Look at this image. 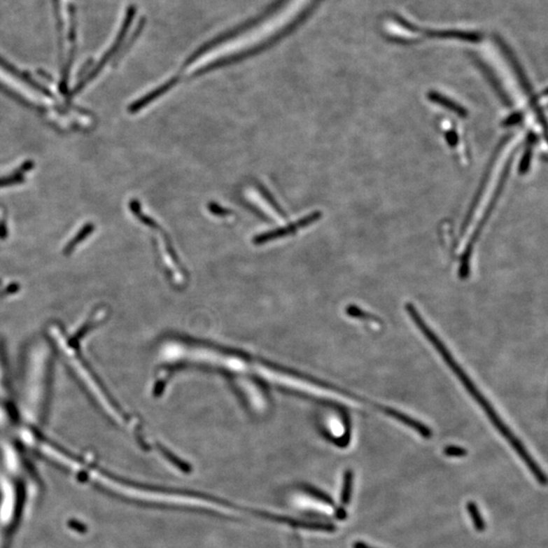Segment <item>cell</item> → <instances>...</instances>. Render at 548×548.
Wrapping results in <instances>:
<instances>
[{
	"label": "cell",
	"instance_id": "1",
	"mask_svg": "<svg viewBox=\"0 0 548 548\" xmlns=\"http://www.w3.org/2000/svg\"><path fill=\"white\" fill-rule=\"evenodd\" d=\"M405 310L406 312H407L408 316L412 318V322L416 324L417 328L421 331V335L425 336L426 340H428V342L434 346V349H436L437 353L443 358L446 365L450 367L451 371L454 373V375L457 377L458 380L464 386L467 392H468V393L470 394V396L477 401V405L482 407L484 414H486L487 419H489L493 426H495L496 430L502 435L503 437L510 444V446L515 450V452L517 453L519 457L522 459V461L526 464L530 472L534 475V477L536 478V480H538L539 484L545 486L547 482V475L541 470L540 467L536 463L535 460H534L533 457L528 452L526 447H525L524 444L520 441V439L512 432L511 428L505 423V421H503L502 417L498 414L495 407H493V406L491 405V403L487 400L486 397L479 391L477 386L471 380L470 377L467 375L463 367L458 364L457 360H455L454 356H453L452 353L447 349L445 344L442 342L441 338L437 335L436 332H434V330L428 326V324L426 323L425 319L419 314V310L414 307V304L412 303L406 304Z\"/></svg>",
	"mask_w": 548,
	"mask_h": 548
},
{
	"label": "cell",
	"instance_id": "2",
	"mask_svg": "<svg viewBox=\"0 0 548 548\" xmlns=\"http://www.w3.org/2000/svg\"><path fill=\"white\" fill-rule=\"evenodd\" d=\"M320 216H321V213H320L310 214V216H306V218H301L299 222L293 223L292 225H286V227H281V229H277L272 232H268V233L259 234V236L255 237L253 242L254 244H256V245H261V244L274 241L275 239L290 236V234L299 231L300 229H303V227H307V225H311V223L319 220Z\"/></svg>",
	"mask_w": 548,
	"mask_h": 548
},
{
	"label": "cell",
	"instance_id": "3",
	"mask_svg": "<svg viewBox=\"0 0 548 548\" xmlns=\"http://www.w3.org/2000/svg\"><path fill=\"white\" fill-rule=\"evenodd\" d=\"M179 80V76H173L170 80L167 81V83H164V85H160L159 87L153 90V92H148V94L142 97V98L139 99V101L133 103L132 105L129 107V112L137 113L141 111L142 108L146 107L148 104L153 103V101L157 100V99L161 98L162 94H164L166 92L170 91V90H172L173 87L177 85Z\"/></svg>",
	"mask_w": 548,
	"mask_h": 548
},
{
	"label": "cell",
	"instance_id": "4",
	"mask_svg": "<svg viewBox=\"0 0 548 548\" xmlns=\"http://www.w3.org/2000/svg\"><path fill=\"white\" fill-rule=\"evenodd\" d=\"M353 484V472L351 469H349V470L345 471L344 475V484H342V498H340L342 507H340V509H344V507L347 506L349 502H351Z\"/></svg>",
	"mask_w": 548,
	"mask_h": 548
},
{
	"label": "cell",
	"instance_id": "5",
	"mask_svg": "<svg viewBox=\"0 0 548 548\" xmlns=\"http://www.w3.org/2000/svg\"><path fill=\"white\" fill-rule=\"evenodd\" d=\"M430 100L440 104V105L444 106V107L448 108V109L456 112L458 115L465 116L467 114L465 109H463L461 106L457 105V104L454 103V101L449 100V99L441 96V94H437V92H432V94H430Z\"/></svg>",
	"mask_w": 548,
	"mask_h": 548
},
{
	"label": "cell",
	"instance_id": "6",
	"mask_svg": "<svg viewBox=\"0 0 548 548\" xmlns=\"http://www.w3.org/2000/svg\"><path fill=\"white\" fill-rule=\"evenodd\" d=\"M467 510H468L469 515H470L475 529L478 532L484 531L486 530V522H484V519L482 518V514H480L479 510H478L477 505L475 502H469L467 504Z\"/></svg>",
	"mask_w": 548,
	"mask_h": 548
},
{
	"label": "cell",
	"instance_id": "7",
	"mask_svg": "<svg viewBox=\"0 0 548 548\" xmlns=\"http://www.w3.org/2000/svg\"><path fill=\"white\" fill-rule=\"evenodd\" d=\"M304 491H306L311 497L317 498V500H321L324 504L328 505V506L335 507V500L330 497V496L325 493L324 491H320V489H316L314 486H304Z\"/></svg>",
	"mask_w": 548,
	"mask_h": 548
},
{
	"label": "cell",
	"instance_id": "8",
	"mask_svg": "<svg viewBox=\"0 0 548 548\" xmlns=\"http://www.w3.org/2000/svg\"><path fill=\"white\" fill-rule=\"evenodd\" d=\"M94 229V225H91V223H90V225H85V227H83V229L81 230L80 233L76 234V236L72 239L71 242L69 243V245L66 246V248H65V251H66L67 253H71L72 250L76 248V246L78 245V244H80L81 241L83 240V239L87 238V237L92 233V230Z\"/></svg>",
	"mask_w": 548,
	"mask_h": 548
},
{
	"label": "cell",
	"instance_id": "9",
	"mask_svg": "<svg viewBox=\"0 0 548 548\" xmlns=\"http://www.w3.org/2000/svg\"><path fill=\"white\" fill-rule=\"evenodd\" d=\"M161 451L162 454L164 455V456L166 457L167 459H168L169 461L173 464V465H175L177 467V468H179L180 470L183 471V472L189 473L192 471V469H191V467L189 466L188 464L185 463V462L182 461V460H180L179 458L176 457L175 455L170 452V451L162 448V447H161Z\"/></svg>",
	"mask_w": 548,
	"mask_h": 548
},
{
	"label": "cell",
	"instance_id": "10",
	"mask_svg": "<svg viewBox=\"0 0 548 548\" xmlns=\"http://www.w3.org/2000/svg\"><path fill=\"white\" fill-rule=\"evenodd\" d=\"M446 456L448 457H463L466 456L467 451L464 448L458 446H449L445 449Z\"/></svg>",
	"mask_w": 548,
	"mask_h": 548
},
{
	"label": "cell",
	"instance_id": "11",
	"mask_svg": "<svg viewBox=\"0 0 548 548\" xmlns=\"http://www.w3.org/2000/svg\"><path fill=\"white\" fill-rule=\"evenodd\" d=\"M530 157H531V150L529 148V150H527L526 155L523 157L522 162H521V172H526L530 164Z\"/></svg>",
	"mask_w": 548,
	"mask_h": 548
},
{
	"label": "cell",
	"instance_id": "12",
	"mask_svg": "<svg viewBox=\"0 0 548 548\" xmlns=\"http://www.w3.org/2000/svg\"><path fill=\"white\" fill-rule=\"evenodd\" d=\"M211 209L214 214H218V213H220V216H223H223H225V214L229 213V211H225V209H220V207H218V205H214V206L211 207Z\"/></svg>",
	"mask_w": 548,
	"mask_h": 548
},
{
	"label": "cell",
	"instance_id": "13",
	"mask_svg": "<svg viewBox=\"0 0 548 548\" xmlns=\"http://www.w3.org/2000/svg\"><path fill=\"white\" fill-rule=\"evenodd\" d=\"M520 116L517 115V116H513L512 118H510L509 120H507L506 124L507 125H513V124L517 123V122L520 121Z\"/></svg>",
	"mask_w": 548,
	"mask_h": 548
},
{
	"label": "cell",
	"instance_id": "14",
	"mask_svg": "<svg viewBox=\"0 0 548 548\" xmlns=\"http://www.w3.org/2000/svg\"><path fill=\"white\" fill-rule=\"evenodd\" d=\"M353 548H374L367 545V543L362 542V541H358L353 545Z\"/></svg>",
	"mask_w": 548,
	"mask_h": 548
}]
</instances>
